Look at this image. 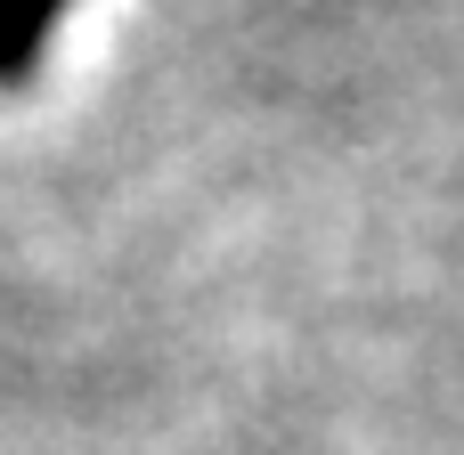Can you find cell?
<instances>
[{"mask_svg":"<svg viewBox=\"0 0 464 455\" xmlns=\"http://www.w3.org/2000/svg\"><path fill=\"white\" fill-rule=\"evenodd\" d=\"M73 0H0V90H24Z\"/></svg>","mask_w":464,"mask_h":455,"instance_id":"1","label":"cell"}]
</instances>
